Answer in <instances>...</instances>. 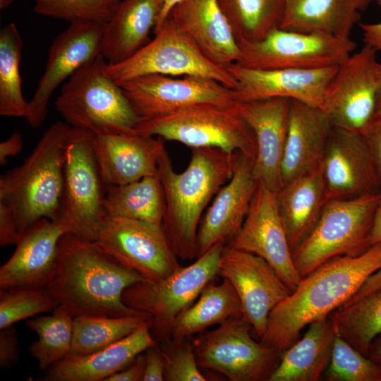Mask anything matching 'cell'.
Wrapping results in <instances>:
<instances>
[{"label":"cell","mask_w":381,"mask_h":381,"mask_svg":"<svg viewBox=\"0 0 381 381\" xmlns=\"http://www.w3.org/2000/svg\"><path fill=\"white\" fill-rule=\"evenodd\" d=\"M378 91L374 116H381V63L377 66Z\"/></svg>","instance_id":"54"},{"label":"cell","mask_w":381,"mask_h":381,"mask_svg":"<svg viewBox=\"0 0 381 381\" xmlns=\"http://www.w3.org/2000/svg\"><path fill=\"white\" fill-rule=\"evenodd\" d=\"M333 127L322 109L291 99L282 164L283 183L320 167Z\"/></svg>","instance_id":"25"},{"label":"cell","mask_w":381,"mask_h":381,"mask_svg":"<svg viewBox=\"0 0 381 381\" xmlns=\"http://www.w3.org/2000/svg\"><path fill=\"white\" fill-rule=\"evenodd\" d=\"M23 148V138L19 133H13L6 140L0 143V164L4 167L7 158L16 156Z\"/></svg>","instance_id":"49"},{"label":"cell","mask_w":381,"mask_h":381,"mask_svg":"<svg viewBox=\"0 0 381 381\" xmlns=\"http://www.w3.org/2000/svg\"><path fill=\"white\" fill-rule=\"evenodd\" d=\"M265 260L292 292L302 277L292 258L285 229L279 212L277 194L258 182L245 221L226 245Z\"/></svg>","instance_id":"18"},{"label":"cell","mask_w":381,"mask_h":381,"mask_svg":"<svg viewBox=\"0 0 381 381\" xmlns=\"http://www.w3.org/2000/svg\"><path fill=\"white\" fill-rule=\"evenodd\" d=\"M323 376L328 381H381V365L335 334Z\"/></svg>","instance_id":"40"},{"label":"cell","mask_w":381,"mask_h":381,"mask_svg":"<svg viewBox=\"0 0 381 381\" xmlns=\"http://www.w3.org/2000/svg\"><path fill=\"white\" fill-rule=\"evenodd\" d=\"M162 0H121L105 25L101 54L109 64L123 61L149 41Z\"/></svg>","instance_id":"30"},{"label":"cell","mask_w":381,"mask_h":381,"mask_svg":"<svg viewBox=\"0 0 381 381\" xmlns=\"http://www.w3.org/2000/svg\"><path fill=\"white\" fill-rule=\"evenodd\" d=\"M145 370L143 381L164 380V359L159 345L145 352Z\"/></svg>","instance_id":"45"},{"label":"cell","mask_w":381,"mask_h":381,"mask_svg":"<svg viewBox=\"0 0 381 381\" xmlns=\"http://www.w3.org/2000/svg\"><path fill=\"white\" fill-rule=\"evenodd\" d=\"M174 339L158 344L164 359V380L205 381L197 362L192 340Z\"/></svg>","instance_id":"42"},{"label":"cell","mask_w":381,"mask_h":381,"mask_svg":"<svg viewBox=\"0 0 381 381\" xmlns=\"http://www.w3.org/2000/svg\"><path fill=\"white\" fill-rule=\"evenodd\" d=\"M74 318L61 306L51 315L38 316L26 322L38 339L28 348L30 355L37 360L38 368L45 370L69 355L73 335Z\"/></svg>","instance_id":"38"},{"label":"cell","mask_w":381,"mask_h":381,"mask_svg":"<svg viewBox=\"0 0 381 381\" xmlns=\"http://www.w3.org/2000/svg\"><path fill=\"white\" fill-rule=\"evenodd\" d=\"M217 275L231 284L240 300L243 318L262 341L270 313L291 290L265 260L228 246L223 247Z\"/></svg>","instance_id":"16"},{"label":"cell","mask_w":381,"mask_h":381,"mask_svg":"<svg viewBox=\"0 0 381 381\" xmlns=\"http://www.w3.org/2000/svg\"><path fill=\"white\" fill-rule=\"evenodd\" d=\"M378 243H381V200L377 207L369 236L370 246Z\"/></svg>","instance_id":"51"},{"label":"cell","mask_w":381,"mask_h":381,"mask_svg":"<svg viewBox=\"0 0 381 381\" xmlns=\"http://www.w3.org/2000/svg\"><path fill=\"white\" fill-rule=\"evenodd\" d=\"M361 134L370 151L381 181V116H374Z\"/></svg>","instance_id":"44"},{"label":"cell","mask_w":381,"mask_h":381,"mask_svg":"<svg viewBox=\"0 0 381 381\" xmlns=\"http://www.w3.org/2000/svg\"><path fill=\"white\" fill-rule=\"evenodd\" d=\"M381 6V0H375ZM363 32V41L365 45L373 49L376 52H381V22L377 23H359Z\"/></svg>","instance_id":"48"},{"label":"cell","mask_w":381,"mask_h":381,"mask_svg":"<svg viewBox=\"0 0 381 381\" xmlns=\"http://www.w3.org/2000/svg\"><path fill=\"white\" fill-rule=\"evenodd\" d=\"M152 318L123 339L88 355H68L44 370L43 381H104L158 345L151 333Z\"/></svg>","instance_id":"26"},{"label":"cell","mask_w":381,"mask_h":381,"mask_svg":"<svg viewBox=\"0 0 381 381\" xmlns=\"http://www.w3.org/2000/svg\"><path fill=\"white\" fill-rule=\"evenodd\" d=\"M251 329L242 315L198 334L192 344L199 367L216 371L231 381H269L283 351L255 341Z\"/></svg>","instance_id":"11"},{"label":"cell","mask_w":381,"mask_h":381,"mask_svg":"<svg viewBox=\"0 0 381 381\" xmlns=\"http://www.w3.org/2000/svg\"><path fill=\"white\" fill-rule=\"evenodd\" d=\"M146 281L95 241L64 234L45 289L73 318L121 317L143 313L122 299L130 286Z\"/></svg>","instance_id":"1"},{"label":"cell","mask_w":381,"mask_h":381,"mask_svg":"<svg viewBox=\"0 0 381 381\" xmlns=\"http://www.w3.org/2000/svg\"><path fill=\"white\" fill-rule=\"evenodd\" d=\"M238 46L241 56L236 64L253 69L272 70L339 66L357 44L351 37L339 38L277 28L258 42H241Z\"/></svg>","instance_id":"12"},{"label":"cell","mask_w":381,"mask_h":381,"mask_svg":"<svg viewBox=\"0 0 381 381\" xmlns=\"http://www.w3.org/2000/svg\"><path fill=\"white\" fill-rule=\"evenodd\" d=\"M14 0H0V8L1 10L8 8Z\"/></svg>","instance_id":"55"},{"label":"cell","mask_w":381,"mask_h":381,"mask_svg":"<svg viewBox=\"0 0 381 381\" xmlns=\"http://www.w3.org/2000/svg\"><path fill=\"white\" fill-rule=\"evenodd\" d=\"M224 245L217 244L186 267L157 282L143 281L128 287L124 303L152 317L151 333L157 344L171 338L179 315L191 306L202 290L217 277Z\"/></svg>","instance_id":"9"},{"label":"cell","mask_w":381,"mask_h":381,"mask_svg":"<svg viewBox=\"0 0 381 381\" xmlns=\"http://www.w3.org/2000/svg\"><path fill=\"white\" fill-rule=\"evenodd\" d=\"M375 0H286L279 28L350 38L361 13Z\"/></svg>","instance_id":"28"},{"label":"cell","mask_w":381,"mask_h":381,"mask_svg":"<svg viewBox=\"0 0 381 381\" xmlns=\"http://www.w3.org/2000/svg\"><path fill=\"white\" fill-rule=\"evenodd\" d=\"M242 315L241 304L231 284L224 278L218 284L212 281L204 287L196 302L179 315L171 338H190L209 327Z\"/></svg>","instance_id":"32"},{"label":"cell","mask_w":381,"mask_h":381,"mask_svg":"<svg viewBox=\"0 0 381 381\" xmlns=\"http://www.w3.org/2000/svg\"><path fill=\"white\" fill-rule=\"evenodd\" d=\"M238 44L262 40L279 28L286 0H217Z\"/></svg>","instance_id":"35"},{"label":"cell","mask_w":381,"mask_h":381,"mask_svg":"<svg viewBox=\"0 0 381 381\" xmlns=\"http://www.w3.org/2000/svg\"><path fill=\"white\" fill-rule=\"evenodd\" d=\"M378 64L376 52L364 44L338 66L321 107L334 127L361 133L373 119Z\"/></svg>","instance_id":"14"},{"label":"cell","mask_w":381,"mask_h":381,"mask_svg":"<svg viewBox=\"0 0 381 381\" xmlns=\"http://www.w3.org/2000/svg\"><path fill=\"white\" fill-rule=\"evenodd\" d=\"M181 0H162V7L153 31L157 30L168 18L170 11Z\"/></svg>","instance_id":"52"},{"label":"cell","mask_w":381,"mask_h":381,"mask_svg":"<svg viewBox=\"0 0 381 381\" xmlns=\"http://www.w3.org/2000/svg\"><path fill=\"white\" fill-rule=\"evenodd\" d=\"M151 318L147 313L121 317H75L69 355L85 356L101 350L127 337Z\"/></svg>","instance_id":"36"},{"label":"cell","mask_w":381,"mask_h":381,"mask_svg":"<svg viewBox=\"0 0 381 381\" xmlns=\"http://www.w3.org/2000/svg\"><path fill=\"white\" fill-rule=\"evenodd\" d=\"M93 147L107 186L125 185L157 174L162 138L140 133L95 135Z\"/></svg>","instance_id":"24"},{"label":"cell","mask_w":381,"mask_h":381,"mask_svg":"<svg viewBox=\"0 0 381 381\" xmlns=\"http://www.w3.org/2000/svg\"><path fill=\"white\" fill-rule=\"evenodd\" d=\"M291 251L312 231L328 200L321 168L298 176L276 193Z\"/></svg>","instance_id":"29"},{"label":"cell","mask_w":381,"mask_h":381,"mask_svg":"<svg viewBox=\"0 0 381 381\" xmlns=\"http://www.w3.org/2000/svg\"><path fill=\"white\" fill-rule=\"evenodd\" d=\"M291 99L272 98L238 102L234 108L252 130L257 153L253 162L255 179L277 193L283 186L282 164L288 132Z\"/></svg>","instance_id":"21"},{"label":"cell","mask_w":381,"mask_h":381,"mask_svg":"<svg viewBox=\"0 0 381 381\" xmlns=\"http://www.w3.org/2000/svg\"><path fill=\"white\" fill-rule=\"evenodd\" d=\"M19 343L13 325L0 330V368L7 369L19 360Z\"/></svg>","instance_id":"43"},{"label":"cell","mask_w":381,"mask_h":381,"mask_svg":"<svg viewBox=\"0 0 381 381\" xmlns=\"http://www.w3.org/2000/svg\"><path fill=\"white\" fill-rule=\"evenodd\" d=\"M33 11L70 23L87 21L106 25L121 0H32Z\"/></svg>","instance_id":"39"},{"label":"cell","mask_w":381,"mask_h":381,"mask_svg":"<svg viewBox=\"0 0 381 381\" xmlns=\"http://www.w3.org/2000/svg\"><path fill=\"white\" fill-rule=\"evenodd\" d=\"M155 37L128 59L106 66V74L118 85L148 74L196 75L215 80L234 89L236 80L226 67L210 60L195 42L167 18L154 31Z\"/></svg>","instance_id":"10"},{"label":"cell","mask_w":381,"mask_h":381,"mask_svg":"<svg viewBox=\"0 0 381 381\" xmlns=\"http://www.w3.org/2000/svg\"><path fill=\"white\" fill-rule=\"evenodd\" d=\"M145 370V353L139 354L128 366L107 377L104 381H140Z\"/></svg>","instance_id":"47"},{"label":"cell","mask_w":381,"mask_h":381,"mask_svg":"<svg viewBox=\"0 0 381 381\" xmlns=\"http://www.w3.org/2000/svg\"><path fill=\"white\" fill-rule=\"evenodd\" d=\"M95 241L146 281L161 280L182 267L162 225L107 217Z\"/></svg>","instance_id":"13"},{"label":"cell","mask_w":381,"mask_h":381,"mask_svg":"<svg viewBox=\"0 0 381 381\" xmlns=\"http://www.w3.org/2000/svg\"><path fill=\"white\" fill-rule=\"evenodd\" d=\"M234 104L226 107L204 103L188 106L143 120L136 131L179 142L191 149L216 147L229 153L241 152L255 159L257 145L254 134L237 113Z\"/></svg>","instance_id":"8"},{"label":"cell","mask_w":381,"mask_h":381,"mask_svg":"<svg viewBox=\"0 0 381 381\" xmlns=\"http://www.w3.org/2000/svg\"><path fill=\"white\" fill-rule=\"evenodd\" d=\"M320 168L327 200L381 193L376 167L360 133L333 127Z\"/></svg>","instance_id":"19"},{"label":"cell","mask_w":381,"mask_h":381,"mask_svg":"<svg viewBox=\"0 0 381 381\" xmlns=\"http://www.w3.org/2000/svg\"><path fill=\"white\" fill-rule=\"evenodd\" d=\"M71 130L66 122L53 123L22 164L0 176V203L15 216L19 236L42 218L56 220Z\"/></svg>","instance_id":"4"},{"label":"cell","mask_w":381,"mask_h":381,"mask_svg":"<svg viewBox=\"0 0 381 381\" xmlns=\"http://www.w3.org/2000/svg\"><path fill=\"white\" fill-rule=\"evenodd\" d=\"M104 27L92 22L72 23L55 37L44 71L28 102L25 119L31 128H38L44 123L50 98L59 85L101 54Z\"/></svg>","instance_id":"17"},{"label":"cell","mask_w":381,"mask_h":381,"mask_svg":"<svg viewBox=\"0 0 381 381\" xmlns=\"http://www.w3.org/2000/svg\"><path fill=\"white\" fill-rule=\"evenodd\" d=\"M236 80V101L286 98L321 109L325 93L338 66L315 68L253 69L233 64L226 66Z\"/></svg>","instance_id":"20"},{"label":"cell","mask_w":381,"mask_h":381,"mask_svg":"<svg viewBox=\"0 0 381 381\" xmlns=\"http://www.w3.org/2000/svg\"><path fill=\"white\" fill-rule=\"evenodd\" d=\"M95 135L71 127L66 144L63 189L56 222L66 233L95 241L108 217L107 185L93 147Z\"/></svg>","instance_id":"7"},{"label":"cell","mask_w":381,"mask_h":381,"mask_svg":"<svg viewBox=\"0 0 381 381\" xmlns=\"http://www.w3.org/2000/svg\"><path fill=\"white\" fill-rule=\"evenodd\" d=\"M58 306L45 288L0 289V329Z\"/></svg>","instance_id":"41"},{"label":"cell","mask_w":381,"mask_h":381,"mask_svg":"<svg viewBox=\"0 0 381 381\" xmlns=\"http://www.w3.org/2000/svg\"><path fill=\"white\" fill-rule=\"evenodd\" d=\"M380 289H381V269L373 274L346 304L358 300Z\"/></svg>","instance_id":"50"},{"label":"cell","mask_w":381,"mask_h":381,"mask_svg":"<svg viewBox=\"0 0 381 381\" xmlns=\"http://www.w3.org/2000/svg\"><path fill=\"white\" fill-rule=\"evenodd\" d=\"M335 332L328 318L311 322L303 336L282 352L269 381H318L329 365Z\"/></svg>","instance_id":"31"},{"label":"cell","mask_w":381,"mask_h":381,"mask_svg":"<svg viewBox=\"0 0 381 381\" xmlns=\"http://www.w3.org/2000/svg\"><path fill=\"white\" fill-rule=\"evenodd\" d=\"M107 63L100 54L73 74L56 99V111L71 127L96 136L138 133L143 119L106 74Z\"/></svg>","instance_id":"5"},{"label":"cell","mask_w":381,"mask_h":381,"mask_svg":"<svg viewBox=\"0 0 381 381\" xmlns=\"http://www.w3.org/2000/svg\"><path fill=\"white\" fill-rule=\"evenodd\" d=\"M380 269L381 243L361 255L339 256L323 263L272 309L262 341L284 351L304 328L344 305Z\"/></svg>","instance_id":"2"},{"label":"cell","mask_w":381,"mask_h":381,"mask_svg":"<svg viewBox=\"0 0 381 381\" xmlns=\"http://www.w3.org/2000/svg\"><path fill=\"white\" fill-rule=\"evenodd\" d=\"M367 357L381 365V334L370 344Z\"/></svg>","instance_id":"53"},{"label":"cell","mask_w":381,"mask_h":381,"mask_svg":"<svg viewBox=\"0 0 381 381\" xmlns=\"http://www.w3.org/2000/svg\"><path fill=\"white\" fill-rule=\"evenodd\" d=\"M135 112L143 119L162 116L198 104L231 107L236 102L234 90L196 75H141L119 84Z\"/></svg>","instance_id":"15"},{"label":"cell","mask_w":381,"mask_h":381,"mask_svg":"<svg viewBox=\"0 0 381 381\" xmlns=\"http://www.w3.org/2000/svg\"><path fill=\"white\" fill-rule=\"evenodd\" d=\"M236 153L216 147L193 148L186 169L176 172L165 147L158 160V175L165 197L162 226L178 258L199 255L198 231L202 213L232 176Z\"/></svg>","instance_id":"3"},{"label":"cell","mask_w":381,"mask_h":381,"mask_svg":"<svg viewBox=\"0 0 381 381\" xmlns=\"http://www.w3.org/2000/svg\"><path fill=\"white\" fill-rule=\"evenodd\" d=\"M19 237L16 219L11 210L0 203V246L16 244Z\"/></svg>","instance_id":"46"},{"label":"cell","mask_w":381,"mask_h":381,"mask_svg":"<svg viewBox=\"0 0 381 381\" xmlns=\"http://www.w3.org/2000/svg\"><path fill=\"white\" fill-rule=\"evenodd\" d=\"M168 17L212 62L226 67L238 61V44L217 0H181Z\"/></svg>","instance_id":"27"},{"label":"cell","mask_w":381,"mask_h":381,"mask_svg":"<svg viewBox=\"0 0 381 381\" xmlns=\"http://www.w3.org/2000/svg\"><path fill=\"white\" fill-rule=\"evenodd\" d=\"M253 158L238 153L232 176L219 189L201 219L198 257L214 245H226L241 229L258 186L253 174Z\"/></svg>","instance_id":"22"},{"label":"cell","mask_w":381,"mask_h":381,"mask_svg":"<svg viewBox=\"0 0 381 381\" xmlns=\"http://www.w3.org/2000/svg\"><path fill=\"white\" fill-rule=\"evenodd\" d=\"M165 197L157 174L125 185L107 186L104 209L108 217L162 225Z\"/></svg>","instance_id":"33"},{"label":"cell","mask_w":381,"mask_h":381,"mask_svg":"<svg viewBox=\"0 0 381 381\" xmlns=\"http://www.w3.org/2000/svg\"><path fill=\"white\" fill-rule=\"evenodd\" d=\"M381 193L351 199L328 200L310 234L292 251L303 278L339 256H356L371 246L369 236Z\"/></svg>","instance_id":"6"},{"label":"cell","mask_w":381,"mask_h":381,"mask_svg":"<svg viewBox=\"0 0 381 381\" xmlns=\"http://www.w3.org/2000/svg\"><path fill=\"white\" fill-rule=\"evenodd\" d=\"M23 40L14 23L0 30V115L24 117L28 102L23 97L20 76Z\"/></svg>","instance_id":"37"},{"label":"cell","mask_w":381,"mask_h":381,"mask_svg":"<svg viewBox=\"0 0 381 381\" xmlns=\"http://www.w3.org/2000/svg\"><path fill=\"white\" fill-rule=\"evenodd\" d=\"M64 234L66 231L61 224L47 218L38 220L20 234L13 255L0 267V289L44 288Z\"/></svg>","instance_id":"23"},{"label":"cell","mask_w":381,"mask_h":381,"mask_svg":"<svg viewBox=\"0 0 381 381\" xmlns=\"http://www.w3.org/2000/svg\"><path fill=\"white\" fill-rule=\"evenodd\" d=\"M328 318L337 335L367 356L370 344L381 334V289L343 305Z\"/></svg>","instance_id":"34"}]
</instances>
